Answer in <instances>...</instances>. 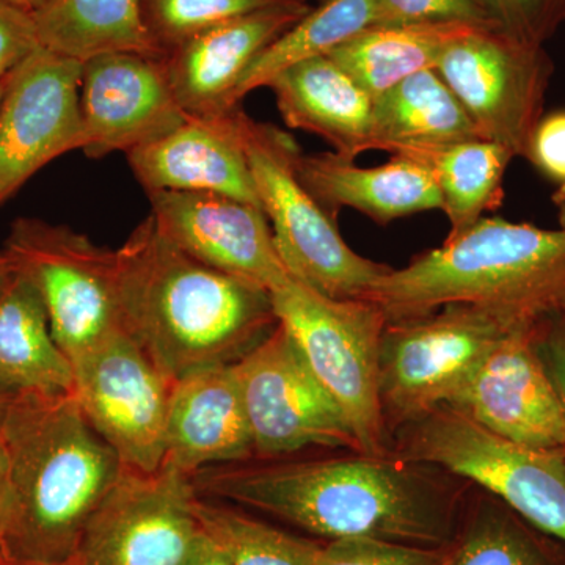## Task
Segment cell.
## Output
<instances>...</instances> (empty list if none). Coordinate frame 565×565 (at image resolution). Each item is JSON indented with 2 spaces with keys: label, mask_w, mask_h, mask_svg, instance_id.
<instances>
[{
  "label": "cell",
  "mask_w": 565,
  "mask_h": 565,
  "mask_svg": "<svg viewBox=\"0 0 565 565\" xmlns=\"http://www.w3.org/2000/svg\"><path fill=\"white\" fill-rule=\"evenodd\" d=\"M404 460L382 456L217 465L192 476L200 497L247 505L330 541L455 544L452 500Z\"/></svg>",
  "instance_id": "1"
},
{
  "label": "cell",
  "mask_w": 565,
  "mask_h": 565,
  "mask_svg": "<svg viewBox=\"0 0 565 565\" xmlns=\"http://www.w3.org/2000/svg\"><path fill=\"white\" fill-rule=\"evenodd\" d=\"M117 258L122 332L170 381L239 362L277 326L266 289L181 252L151 215Z\"/></svg>",
  "instance_id": "2"
},
{
  "label": "cell",
  "mask_w": 565,
  "mask_h": 565,
  "mask_svg": "<svg viewBox=\"0 0 565 565\" xmlns=\"http://www.w3.org/2000/svg\"><path fill=\"white\" fill-rule=\"evenodd\" d=\"M0 445L10 490L3 555L39 565L73 563L88 520L120 478V459L73 393L11 397Z\"/></svg>",
  "instance_id": "3"
},
{
  "label": "cell",
  "mask_w": 565,
  "mask_h": 565,
  "mask_svg": "<svg viewBox=\"0 0 565 565\" xmlns=\"http://www.w3.org/2000/svg\"><path fill=\"white\" fill-rule=\"evenodd\" d=\"M363 299L377 305L388 322L446 305H475L539 326L565 316V226L482 217L404 269H390Z\"/></svg>",
  "instance_id": "4"
},
{
  "label": "cell",
  "mask_w": 565,
  "mask_h": 565,
  "mask_svg": "<svg viewBox=\"0 0 565 565\" xmlns=\"http://www.w3.org/2000/svg\"><path fill=\"white\" fill-rule=\"evenodd\" d=\"M239 129L259 204L288 273L330 299H363L390 267L345 244L337 218L300 181L296 161L302 150L289 134L243 109Z\"/></svg>",
  "instance_id": "5"
},
{
  "label": "cell",
  "mask_w": 565,
  "mask_h": 565,
  "mask_svg": "<svg viewBox=\"0 0 565 565\" xmlns=\"http://www.w3.org/2000/svg\"><path fill=\"white\" fill-rule=\"evenodd\" d=\"M270 299L278 323L351 427L359 452L382 456L385 415L379 359L388 323L384 311L370 300L330 299L296 278L270 292Z\"/></svg>",
  "instance_id": "6"
},
{
  "label": "cell",
  "mask_w": 565,
  "mask_h": 565,
  "mask_svg": "<svg viewBox=\"0 0 565 565\" xmlns=\"http://www.w3.org/2000/svg\"><path fill=\"white\" fill-rule=\"evenodd\" d=\"M401 460L437 465L470 479L565 544L563 451L515 444L444 405L412 422Z\"/></svg>",
  "instance_id": "7"
},
{
  "label": "cell",
  "mask_w": 565,
  "mask_h": 565,
  "mask_svg": "<svg viewBox=\"0 0 565 565\" xmlns=\"http://www.w3.org/2000/svg\"><path fill=\"white\" fill-rule=\"evenodd\" d=\"M3 252L40 292L52 337L71 364L122 330L117 250L70 226L21 217L11 223Z\"/></svg>",
  "instance_id": "8"
},
{
  "label": "cell",
  "mask_w": 565,
  "mask_h": 565,
  "mask_svg": "<svg viewBox=\"0 0 565 565\" xmlns=\"http://www.w3.org/2000/svg\"><path fill=\"white\" fill-rule=\"evenodd\" d=\"M516 329L533 327L475 305H446L386 323L379 359L384 415L412 423L444 407L490 349Z\"/></svg>",
  "instance_id": "9"
},
{
  "label": "cell",
  "mask_w": 565,
  "mask_h": 565,
  "mask_svg": "<svg viewBox=\"0 0 565 565\" xmlns=\"http://www.w3.org/2000/svg\"><path fill=\"white\" fill-rule=\"evenodd\" d=\"M482 139L527 158L544 117L555 63L545 47L527 46L494 28H478L446 47L435 65Z\"/></svg>",
  "instance_id": "10"
},
{
  "label": "cell",
  "mask_w": 565,
  "mask_h": 565,
  "mask_svg": "<svg viewBox=\"0 0 565 565\" xmlns=\"http://www.w3.org/2000/svg\"><path fill=\"white\" fill-rule=\"evenodd\" d=\"M73 373L85 418L122 467L158 471L174 382L122 330L73 362Z\"/></svg>",
  "instance_id": "11"
},
{
  "label": "cell",
  "mask_w": 565,
  "mask_h": 565,
  "mask_svg": "<svg viewBox=\"0 0 565 565\" xmlns=\"http://www.w3.org/2000/svg\"><path fill=\"white\" fill-rule=\"evenodd\" d=\"M255 456L292 455L310 446L359 451L340 408L305 363L285 327L234 363Z\"/></svg>",
  "instance_id": "12"
},
{
  "label": "cell",
  "mask_w": 565,
  "mask_h": 565,
  "mask_svg": "<svg viewBox=\"0 0 565 565\" xmlns=\"http://www.w3.org/2000/svg\"><path fill=\"white\" fill-rule=\"evenodd\" d=\"M191 476L122 467L93 512L74 565H182L200 534Z\"/></svg>",
  "instance_id": "13"
},
{
  "label": "cell",
  "mask_w": 565,
  "mask_h": 565,
  "mask_svg": "<svg viewBox=\"0 0 565 565\" xmlns=\"http://www.w3.org/2000/svg\"><path fill=\"white\" fill-rule=\"evenodd\" d=\"M82 62L41 46L10 74L0 107V206L43 167L84 148Z\"/></svg>",
  "instance_id": "14"
},
{
  "label": "cell",
  "mask_w": 565,
  "mask_h": 565,
  "mask_svg": "<svg viewBox=\"0 0 565 565\" xmlns=\"http://www.w3.org/2000/svg\"><path fill=\"white\" fill-rule=\"evenodd\" d=\"M541 326L504 334L445 407L515 444L565 455L563 405L535 349Z\"/></svg>",
  "instance_id": "15"
},
{
  "label": "cell",
  "mask_w": 565,
  "mask_h": 565,
  "mask_svg": "<svg viewBox=\"0 0 565 565\" xmlns=\"http://www.w3.org/2000/svg\"><path fill=\"white\" fill-rule=\"evenodd\" d=\"M148 199L162 236L196 262L269 294L291 280L259 207L211 192L159 191Z\"/></svg>",
  "instance_id": "16"
},
{
  "label": "cell",
  "mask_w": 565,
  "mask_h": 565,
  "mask_svg": "<svg viewBox=\"0 0 565 565\" xmlns=\"http://www.w3.org/2000/svg\"><path fill=\"white\" fill-rule=\"evenodd\" d=\"M85 143L92 159L129 152L185 120L163 58L106 52L82 63L79 93Z\"/></svg>",
  "instance_id": "17"
},
{
  "label": "cell",
  "mask_w": 565,
  "mask_h": 565,
  "mask_svg": "<svg viewBox=\"0 0 565 565\" xmlns=\"http://www.w3.org/2000/svg\"><path fill=\"white\" fill-rule=\"evenodd\" d=\"M239 114L241 107L218 117L185 115L172 131L126 152L134 177L147 193H218L262 210Z\"/></svg>",
  "instance_id": "18"
},
{
  "label": "cell",
  "mask_w": 565,
  "mask_h": 565,
  "mask_svg": "<svg viewBox=\"0 0 565 565\" xmlns=\"http://www.w3.org/2000/svg\"><path fill=\"white\" fill-rule=\"evenodd\" d=\"M308 2L256 11L199 33L163 57L167 76L191 117H218L232 106L234 88L248 66L310 10Z\"/></svg>",
  "instance_id": "19"
},
{
  "label": "cell",
  "mask_w": 565,
  "mask_h": 565,
  "mask_svg": "<svg viewBox=\"0 0 565 565\" xmlns=\"http://www.w3.org/2000/svg\"><path fill=\"white\" fill-rule=\"evenodd\" d=\"M255 456L234 364L207 367L174 382L162 467L192 476Z\"/></svg>",
  "instance_id": "20"
},
{
  "label": "cell",
  "mask_w": 565,
  "mask_h": 565,
  "mask_svg": "<svg viewBox=\"0 0 565 565\" xmlns=\"http://www.w3.org/2000/svg\"><path fill=\"white\" fill-rule=\"evenodd\" d=\"M296 169L305 188L333 218L344 207H352L386 225L419 212L444 210L433 174L404 156H392L384 166L362 169L333 151H300Z\"/></svg>",
  "instance_id": "21"
},
{
  "label": "cell",
  "mask_w": 565,
  "mask_h": 565,
  "mask_svg": "<svg viewBox=\"0 0 565 565\" xmlns=\"http://www.w3.org/2000/svg\"><path fill=\"white\" fill-rule=\"evenodd\" d=\"M267 88L289 128L321 137L351 161L373 151L374 98L329 55L282 70Z\"/></svg>",
  "instance_id": "22"
},
{
  "label": "cell",
  "mask_w": 565,
  "mask_h": 565,
  "mask_svg": "<svg viewBox=\"0 0 565 565\" xmlns=\"http://www.w3.org/2000/svg\"><path fill=\"white\" fill-rule=\"evenodd\" d=\"M73 388V364L52 337L40 292L14 270L0 289V390L17 396Z\"/></svg>",
  "instance_id": "23"
},
{
  "label": "cell",
  "mask_w": 565,
  "mask_h": 565,
  "mask_svg": "<svg viewBox=\"0 0 565 565\" xmlns=\"http://www.w3.org/2000/svg\"><path fill=\"white\" fill-rule=\"evenodd\" d=\"M482 139L437 70H424L374 99L373 151L441 147ZM484 140V139H482Z\"/></svg>",
  "instance_id": "24"
},
{
  "label": "cell",
  "mask_w": 565,
  "mask_h": 565,
  "mask_svg": "<svg viewBox=\"0 0 565 565\" xmlns=\"http://www.w3.org/2000/svg\"><path fill=\"white\" fill-rule=\"evenodd\" d=\"M478 28L492 25L468 22L371 25L327 55L375 99L412 74L435 68L449 44Z\"/></svg>",
  "instance_id": "25"
},
{
  "label": "cell",
  "mask_w": 565,
  "mask_h": 565,
  "mask_svg": "<svg viewBox=\"0 0 565 565\" xmlns=\"http://www.w3.org/2000/svg\"><path fill=\"white\" fill-rule=\"evenodd\" d=\"M145 0H51L33 14L41 46L84 63L106 52L163 58L143 17Z\"/></svg>",
  "instance_id": "26"
},
{
  "label": "cell",
  "mask_w": 565,
  "mask_h": 565,
  "mask_svg": "<svg viewBox=\"0 0 565 565\" xmlns=\"http://www.w3.org/2000/svg\"><path fill=\"white\" fill-rule=\"evenodd\" d=\"M392 156L412 159L433 174L449 221L448 239L470 230L484 212L500 210L505 170L514 159L501 145L482 139L408 148Z\"/></svg>",
  "instance_id": "27"
},
{
  "label": "cell",
  "mask_w": 565,
  "mask_h": 565,
  "mask_svg": "<svg viewBox=\"0 0 565 565\" xmlns=\"http://www.w3.org/2000/svg\"><path fill=\"white\" fill-rule=\"evenodd\" d=\"M371 25H375V0H321L248 66L234 88L232 106L239 107L248 93L267 87L282 70L327 55Z\"/></svg>",
  "instance_id": "28"
},
{
  "label": "cell",
  "mask_w": 565,
  "mask_h": 565,
  "mask_svg": "<svg viewBox=\"0 0 565 565\" xmlns=\"http://www.w3.org/2000/svg\"><path fill=\"white\" fill-rule=\"evenodd\" d=\"M200 531L230 565H316L321 546L245 515L196 493L193 504Z\"/></svg>",
  "instance_id": "29"
},
{
  "label": "cell",
  "mask_w": 565,
  "mask_h": 565,
  "mask_svg": "<svg viewBox=\"0 0 565 565\" xmlns=\"http://www.w3.org/2000/svg\"><path fill=\"white\" fill-rule=\"evenodd\" d=\"M451 565H563L515 516L487 509L452 544Z\"/></svg>",
  "instance_id": "30"
},
{
  "label": "cell",
  "mask_w": 565,
  "mask_h": 565,
  "mask_svg": "<svg viewBox=\"0 0 565 565\" xmlns=\"http://www.w3.org/2000/svg\"><path fill=\"white\" fill-rule=\"evenodd\" d=\"M302 2L308 0H145L143 17L152 39L167 54L185 40L225 22Z\"/></svg>",
  "instance_id": "31"
},
{
  "label": "cell",
  "mask_w": 565,
  "mask_h": 565,
  "mask_svg": "<svg viewBox=\"0 0 565 565\" xmlns=\"http://www.w3.org/2000/svg\"><path fill=\"white\" fill-rule=\"evenodd\" d=\"M487 18L509 39L545 47L565 22V0H479Z\"/></svg>",
  "instance_id": "32"
},
{
  "label": "cell",
  "mask_w": 565,
  "mask_h": 565,
  "mask_svg": "<svg viewBox=\"0 0 565 565\" xmlns=\"http://www.w3.org/2000/svg\"><path fill=\"white\" fill-rule=\"evenodd\" d=\"M452 545L416 546L374 541L341 539L321 546L316 565H451Z\"/></svg>",
  "instance_id": "33"
},
{
  "label": "cell",
  "mask_w": 565,
  "mask_h": 565,
  "mask_svg": "<svg viewBox=\"0 0 565 565\" xmlns=\"http://www.w3.org/2000/svg\"><path fill=\"white\" fill-rule=\"evenodd\" d=\"M418 22H468L494 28L479 0H375V25Z\"/></svg>",
  "instance_id": "34"
},
{
  "label": "cell",
  "mask_w": 565,
  "mask_h": 565,
  "mask_svg": "<svg viewBox=\"0 0 565 565\" xmlns=\"http://www.w3.org/2000/svg\"><path fill=\"white\" fill-rule=\"evenodd\" d=\"M40 47L33 13L0 0V79L9 77Z\"/></svg>",
  "instance_id": "35"
},
{
  "label": "cell",
  "mask_w": 565,
  "mask_h": 565,
  "mask_svg": "<svg viewBox=\"0 0 565 565\" xmlns=\"http://www.w3.org/2000/svg\"><path fill=\"white\" fill-rule=\"evenodd\" d=\"M527 161L565 191V110L553 111L539 121L531 139Z\"/></svg>",
  "instance_id": "36"
},
{
  "label": "cell",
  "mask_w": 565,
  "mask_h": 565,
  "mask_svg": "<svg viewBox=\"0 0 565 565\" xmlns=\"http://www.w3.org/2000/svg\"><path fill=\"white\" fill-rule=\"evenodd\" d=\"M535 349L555 385L565 416V316L548 319L539 327Z\"/></svg>",
  "instance_id": "37"
},
{
  "label": "cell",
  "mask_w": 565,
  "mask_h": 565,
  "mask_svg": "<svg viewBox=\"0 0 565 565\" xmlns=\"http://www.w3.org/2000/svg\"><path fill=\"white\" fill-rule=\"evenodd\" d=\"M182 565H230L221 550L200 531Z\"/></svg>",
  "instance_id": "38"
},
{
  "label": "cell",
  "mask_w": 565,
  "mask_h": 565,
  "mask_svg": "<svg viewBox=\"0 0 565 565\" xmlns=\"http://www.w3.org/2000/svg\"><path fill=\"white\" fill-rule=\"evenodd\" d=\"M10 490L9 476H7V459L0 445V555L3 553V541H6L7 523H9Z\"/></svg>",
  "instance_id": "39"
},
{
  "label": "cell",
  "mask_w": 565,
  "mask_h": 565,
  "mask_svg": "<svg viewBox=\"0 0 565 565\" xmlns=\"http://www.w3.org/2000/svg\"><path fill=\"white\" fill-rule=\"evenodd\" d=\"M3 2L11 3V6L18 7V9L35 14L41 9H44L51 0H3Z\"/></svg>",
  "instance_id": "40"
},
{
  "label": "cell",
  "mask_w": 565,
  "mask_h": 565,
  "mask_svg": "<svg viewBox=\"0 0 565 565\" xmlns=\"http://www.w3.org/2000/svg\"><path fill=\"white\" fill-rule=\"evenodd\" d=\"M14 273L13 264H11L9 256L6 252H0V289L3 288L9 278Z\"/></svg>",
  "instance_id": "41"
},
{
  "label": "cell",
  "mask_w": 565,
  "mask_h": 565,
  "mask_svg": "<svg viewBox=\"0 0 565 565\" xmlns=\"http://www.w3.org/2000/svg\"><path fill=\"white\" fill-rule=\"evenodd\" d=\"M553 202L559 211V225L565 226V191H556L553 195Z\"/></svg>",
  "instance_id": "42"
},
{
  "label": "cell",
  "mask_w": 565,
  "mask_h": 565,
  "mask_svg": "<svg viewBox=\"0 0 565 565\" xmlns=\"http://www.w3.org/2000/svg\"><path fill=\"white\" fill-rule=\"evenodd\" d=\"M11 397L9 393L2 392L0 390V424H2L3 415H6L7 407H9Z\"/></svg>",
  "instance_id": "43"
},
{
  "label": "cell",
  "mask_w": 565,
  "mask_h": 565,
  "mask_svg": "<svg viewBox=\"0 0 565 565\" xmlns=\"http://www.w3.org/2000/svg\"><path fill=\"white\" fill-rule=\"evenodd\" d=\"M0 565H39V564H31V563H22V561L13 559V557H9L3 555H0ZM66 565H74L73 563L66 564Z\"/></svg>",
  "instance_id": "44"
},
{
  "label": "cell",
  "mask_w": 565,
  "mask_h": 565,
  "mask_svg": "<svg viewBox=\"0 0 565 565\" xmlns=\"http://www.w3.org/2000/svg\"><path fill=\"white\" fill-rule=\"evenodd\" d=\"M9 77L0 79V107H2L3 98H6L7 87H9Z\"/></svg>",
  "instance_id": "45"
}]
</instances>
